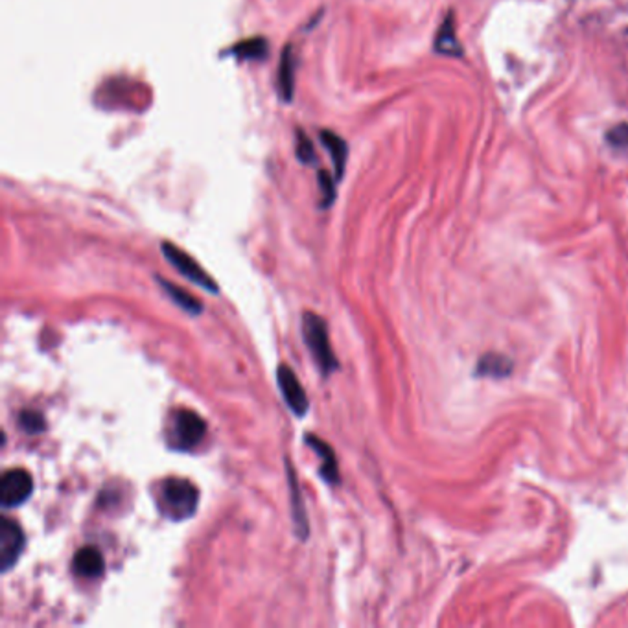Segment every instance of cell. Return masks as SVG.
I'll return each mask as SVG.
<instances>
[{
    "instance_id": "1",
    "label": "cell",
    "mask_w": 628,
    "mask_h": 628,
    "mask_svg": "<svg viewBox=\"0 0 628 628\" xmlns=\"http://www.w3.org/2000/svg\"><path fill=\"white\" fill-rule=\"evenodd\" d=\"M161 513L173 522H182L196 515L200 505V490L186 479H166L159 492Z\"/></svg>"
},
{
    "instance_id": "2",
    "label": "cell",
    "mask_w": 628,
    "mask_h": 628,
    "mask_svg": "<svg viewBox=\"0 0 628 628\" xmlns=\"http://www.w3.org/2000/svg\"><path fill=\"white\" fill-rule=\"evenodd\" d=\"M302 338L323 376H329L334 370H338L339 363L330 345L327 321L319 318L318 313L306 311L302 316Z\"/></svg>"
},
{
    "instance_id": "3",
    "label": "cell",
    "mask_w": 628,
    "mask_h": 628,
    "mask_svg": "<svg viewBox=\"0 0 628 628\" xmlns=\"http://www.w3.org/2000/svg\"><path fill=\"white\" fill-rule=\"evenodd\" d=\"M207 426L205 420L191 409H177L172 420V448L186 452L196 448L205 437Z\"/></svg>"
},
{
    "instance_id": "4",
    "label": "cell",
    "mask_w": 628,
    "mask_h": 628,
    "mask_svg": "<svg viewBox=\"0 0 628 628\" xmlns=\"http://www.w3.org/2000/svg\"><path fill=\"white\" fill-rule=\"evenodd\" d=\"M161 250H162V255L166 257V260L184 277L188 279L191 282H194L196 286L207 289L209 293H218V284L216 280L191 257L188 253H184V250L170 241H164L161 245Z\"/></svg>"
},
{
    "instance_id": "5",
    "label": "cell",
    "mask_w": 628,
    "mask_h": 628,
    "mask_svg": "<svg viewBox=\"0 0 628 628\" xmlns=\"http://www.w3.org/2000/svg\"><path fill=\"white\" fill-rule=\"evenodd\" d=\"M34 481L25 468H12L0 479V504L3 509H14L23 505L32 496Z\"/></svg>"
},
{
    "instance_id": "6",
    "label": "cell",
    "mask_w": 628,
    "mask_h": 628,
    "mask_svg": "<svg viewBox=\"0 0 628 628\" xmlns=\"http://www.w3.org/2000/svg\"><path fill=\"white\" fill-rule=\"evenodd\" d=\"M25 545L26 538L19 524L10 518H3V522H0V570L5 574L10 572L17 564Z\"/></svg>"
},
{
    "instance_id": "7",
    "label": "cell",
    "mask_w": 628,
    "mask_h": 628,
    "mask_svg": "<svg viewBox=\"0 0 628 628\" xmlns=\"http://www.w3.org/2000/svg\"><path fill=\"white\" fill-rule=\"evenodd\" d=\"M277 382L282 398L286 406L291 409V413H295L297 417H304L309 409V400L304 393L302 384L297 378V374L288 365H280L277 368Z\"/></svg>"
},
{
    "instance_id": "8",
    "label": "cell",
    "mask_w": 628,
    "mask_h": 628,
    "mask_svg": "<svg viewBox=\"0 0 628 628\" xmlns=\"http://www.w3.org/2000/svg\"><path fill=\"white\" fill-rule=\"evenodd\" d=\"M103 556L102 553L93 547V545H87V547H82L76 554H74V572L80 575V577H85V579H96L103 574Z\"/></svg>"
},
{
    "instance_id": "9",
    "label": "cell",
    "mask_w": 628,
    "mask_h": 628,
    "mask_svg": "<svg viewBox=\"0 0 628 628\" xmlns=\"http://www.w3.org/2000/svg\"><path fill=\"white\" fill-rule=\"evenodd\" d=\"M306 445H309L313 448V452H316L319 457H321V476L327 483L334 485L338 483L339 479V474H338V461H336V456L332 452V448L321 441V438H318L316 435H306Z\"/></svg>"
},
{
    "instance_id": "10",
    "label": "cell",
    "mask_w": 628,
    "mask_h": 628,
    "mask_svg": "<svg viewBox=\"0 0 628 628\" xmlns=\"http://www.w3.org/2000/svg\"><path fill=\"white\" fill-rule=\"evenodd\" d=\"M319 137H321V142L327 146V150H329V153L332 157L334 170H336L334 179L339 182L343 173H345L347 157H348V146H347V142L339 135H336L334 132H329V130H323L319 133Z\"/></svg>"
},
{
    "instance_id": "11",
    "label": "cell",
    "mask_w": 628,
    "mask_h": 628,
    "mask_svg": "<svg viewBox=\"0 0 628 628\" xmlns=\"http://www.w3.org/2000/svg\"><path fill=\"white\" fill-rule=\"evenodd\" d=\"M279 91L284 102H291L295 91V55L291 44H288L282 52V61L279 67Z\"/></svg>"
},
{
    "instance_id": "12",
    "label": "cell",
    "mask_w": 628,
    "mask_h": 628,
    "mask_svg": "<svg viewBox=\"0 0 628 628\" xmlns=\"http://www.w3.org/2000/svg\"><path fill=\"white\" fill-rule=\"evenodd\" d=\"M435 50L438 54H445V55H461L463 54L459 41H457V35H456V26H454L452 15H448L445 25L438 28V34L435 39Z\"/></svg>"
},
{
    "instance_id": "13",
    "label": "cell",
    "mask_w": 628,
    "mask_h": 628,
    "mask_svg": "<svg viewBox=\"0 0 628 628\" xmlns=\"http://www.w3.org/2000/svg\"><path fill=\"white\" fill-rule=\"evenodd\" d=\"M229 54H232L236 59H253V61H260L264 57H268L270 54V43L264 37H253V39H245L238 44H234Z\"/></svg>"
},
{
    "instance_id": "14",
    "label": "cell",
    "mask_w": 628,
    "mask_h": 628,
    "mask_svg": "<svg viewBox=\"0 0 628 628\" xmlns=\"http://www.w3.org/2000/svg\"><path fill=\"white\" fill-rule=\"evenodd\" d=\"M513 370V361L501 354H486L477 361V374L494 376V378H504Z\"/></svg>"
},
{
    "instance_id": "15",
    "label": "cell",
    "mask_w": 628,
    "mask_h": 628,
    "mask_svg": "<svg viewBox=\"0 0 628 628\" xmlns=\"http://www.w3.org/2000/svg\"><path fill=\"white\" fill-rule=\"evenodd\" d=\"M289 472V490H291V509H293V522H295V529L297 535L304 540L308 536V520H306V513H304V505H302V497H300V488L297 483V477L293 476V470L288 468Z\"/></svg>"
},
{
    "instance_id": "16",
    "label": "cell",
    "mask_w": 628,
    "mask_h": 628,
    "mask_svg": "<svg viewBox=\"0 0 628 628\" xmlns=\"http://www.w3.org/2000/svg\"><path fill=\"white\" fill-rule=\"evenodd\" d=\"M159 284H161V286L164 288V291L172 297V300H173L177 306H181L184 311L192 313V316H198V313L203 311L201 302H200L196 297H192L191 293H186L184 289L173 286V284L168 282V280H161V279H159Z\"/></svg>"
},
{
    "instance_id": "17",
    "label": "cell",
    "mask_w": 628,
    "mask_h": 628,
    "mask_svg": "<svg viewBox=\"0 0 628 628\" xmlns=\"http://www.w3.org/2000/svg\"><path fill=\"white\" fill-rule=\"evenodd\" d=\"M295 153H297V159L302 162V164H313L316 162V150H313V144L311 141L306 137V133L302 130H299L297 133V144H295Z\"/></svg>"
},
{
    "instance_id": "18",
    "label": "cell",
    "mask_w": 628,
    "mask_h": 628,
    "mask_svg": "<svg viewBox=\"0 0 628 628\" xmlns=\"http://www.w3.org/2000/svg\"><path fill=\"white\" fill-rule=\"evenodd\" d=\"M318 177H319V188H321V194H323V207H329L336 200V184H338V181L332 179L330 173L323 172V170L318 173Z\"/></svg>"
},
{
    "instance_id": "19",
    "label": "cell",
    "mask_w": 628,
    "mask_h": 628,
    "mask_svg": "<svg viewBox=\"0 0 628 628\" xmlns=\"http://www.w3.org/2000/svg\"><path fill=\"white\" fill-rule=\"evenodd\" d=\"M19 422H21V427L30 435L41 433L44 429V418L37 411H23L19 417Z\"/></svg>"
},
{
    "instance_id": "20",
    "label": "cell",
    "mask_w": 628,
    "mask_h": 628,
    "mask_svg": "<svg viewBox=\"0 0 628 628\" xmlns=\"http://www.w3.org/2000/svg\"><path fill=\"white\" fill-rule=\"evenodd\" d=\"M608 142L615 148L628 146V123H619L613 130L608 132Z\"/></svg>"
}]
</instances>
